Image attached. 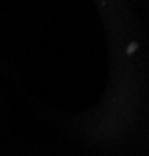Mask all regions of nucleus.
Instances as JSON below:
<instances>
[{"label":"nucleus","mask_w":149,"mask_h":156,"mask_svg":"<svg viewBox=\"0 0 149 156\" xmlns=\"http://www.w3.org/2000/svg\"><path fill=\"white\" fill-rule=\"evenodd\" d=\"M135 47H137V45H135V44H132V45H131V47H129V53H132V51H134V50H135Z\"/></svg>","instance_id":"1"}]
</instances>
